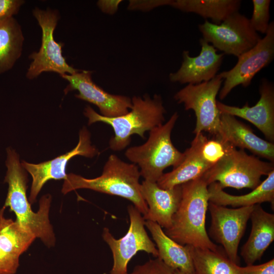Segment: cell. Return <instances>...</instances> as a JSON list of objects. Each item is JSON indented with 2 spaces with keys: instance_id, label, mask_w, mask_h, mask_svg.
Instances as JSON below:
<instances>
[{
  "instance_id": "6da1fadb",
  "label": "cell",
  "mask_w": 274,
  "mask_h": 274,
  "mask_svg": "<svg viewBox=\"0 0 274 274\" xmlns=\"http://www.w3.org/2000/svg\"><path fill=\"white\" fill-rule=\"evenodd\" d=\"M5 182L8 191L4 207H9L16 216V221L23 228L39 238L47 247L55 243V234L49 219L51 197L47 194L40 199L39 210L34 212L26 196L27 175L19 157L11 148L7 149Z\"/></svg>"
},
{
  "instance_id": "7a4b0ae2",
  "label": "cell",
  "mask_w": 274,
  "mask_h": 274,
  "mask_svg": "<svg viewBox=\"0 0 274 274\" xmlns=\"http://www.w3.org/2000/svg\"><path fill=\"white\" fill-rule=\"evenodd\" d=\"M182 198L165 233L181 245L220 251L209 237L206 217L209 202L208 185L201 177L181 185Z\"/></svg>"
},
{
  "instance_id": "3957f363",
  "label": "cell",
  "mask_w": 274,
  "mask_h": 274,
  "mask_svg": "<svg viewBox=\"0 0 274 274\" xmlns=\"http://www.w3.org/2000/svg\"><path fill=\"white\" fill-rule=\"evenodd\" d=\"M140 177L137 165L126 162L117 155L111 154L100 176L87 179L73 173L67 174L61 191L65 194L76 189H88L118 196L131 201L144 216L147 214L148 208L141 194Z\"/></svg>"
},
{
  "instance_id": "277c9868",
  "label": "cell",
  "mask_w": 274,
  "mask_h": 274,
  "mask_svg": "<svg viewBox=\"0 0 274 274\" xmlns=\"http://www.w3.org/2000/svg\"><path fill=\"white\" fill-rule=\"evenodd\" d=\"M132 107L126 114L114 117H107L95 112L87 106L84 114L91 125L100 122L110 125L114 135L109 142L110 148L114 151L125 149L130 143L133 134L143 139L145 133L163 124L166 113L161 96L155 94L153 97L145 95L143 97L134 96L131 99Z\"/></svg>"
},
{
  "instance_id": "5b68a950",
  "label": "cell",
  "mask_w": 274,
  "mask_h": 274,
  "mask_svg": "<svg viewBox=\"0 0 274 274\" xmlns=\"http://www.w3.org/2000/svg\"><path fill=\"white\" fill-rule=\"evenodd\" d=\"M179 117L175 112L164 124L149 131V137L142 145L128 148L126 157L139 168L145 180L157 182L169 167H177L184 158L171 140L172 130Z\"/></svg>"
},
{
  "instance_id": "8992f818",
  "label": "cell",
  "mask_w": 274,
  "mask_h": 274,
  "mask_svg": "<svg viewBox=\"0 0 274 274\" xmlns=\"http://www.w3.org/2000/svg\"><path fill=\"white\" fill-rule=\"evenodd\" d=\"M273 170V163L262 161L244 150L233 148L201 178L208 185L217 182L222 189L253 190L261 183L262 176H267Z\"/></svg>"
},
{
  "instance_id": "52a82bcc",
  "label": "cell",
  "mask_w": 274,
  "mask_h": 274,
  "mask_svg": "<svg viewBox=\"0 0 274 274\" xmlns=\"http://www.w3.org/2000/svg\"><path fill=\"white\" fill-rule=\"evenodd\" d=\"M32 12L42 29V43L39 51L29 55L32 61L27 70L26 77L32 80L45 72L57 73L60 76L78 72L70 65L63 56V44L56 42L54 38V31L59 19L58 11L36 8Z\"/></svg>"
},
{
  "instance_id": "ba28073f",
  "label": "cell",
  "mask_w": 274,
  "mask_h": 274,
  "mask_svg": "<svg viewBox=\"0 0 274 274\" xmlns=\"http://www.w3.org/2000/svg\"><path fill=\"white\" fill-rule=\"evenodd\" d=\"M203 39L223 54L237 57L252 48L260 39L252 28L249 18L238 12L220 24L206 20L198 25Z\"/></svg>"
},
{
  "instance_id": "9c48e42d",
  "label": "cell",
  "mask_w": 274,
  "mask_h": 274,
  "mask_svg": "<svg viewBox=\"0 0 274 274\" xmlns=\"http://www.w3.org/2000/svg\"><path fill=\"white\" fill-rule=\"evenodd\" d=\"M223 81L218 75L208 82L188 84L174 96L178 104H183L186 110H192L196 118L193 133L207 132L214 136L218 135L221 114L216 97Z\"/></svg>"
},
{
  "instance_id": "30bf717a",
  "label": "cell",
  "mask_w": 274,
  "mask_h": 274,
  "mask_svg": "<svg viewBox=\"0 0 274 274\" xmlns=\"http://www.w3.org/2000/svg\"><path fill=\"white\" fill-rule=\"evenodd\" d=\"M127 211L130 225L126 234L115 238L109 229L105 227L102 236L109 245L113 257V265L110 274H128L127 264L139 251H145L158 257V252L145 228V221L141 213L133 205H129Z\"/></svg>"
},
{
  "instance_id": "8fae6325",
  "label": "cell",
  "mask_w": 274,
  "mask_h": 274,
  "mask_svg": "<svg viewBox=\"0 0 274 274\" xmlns=\"http://www.w3.org/2000/svg\"><path fill=\"white\" fill-rule=\"evenodd\" d=\"M236 64L230 70L220 73L218 75L224 83L219 95L224 99L235 87L249 86L256 75L267 66L274 58V22H270L265 36L260 38L251 49L241 55Z\"/></svg>"
},
{
  "instance_id": "7c38bea8",
  "label": "cell",
  "mask_w": 274,
  "mask_h": 274,
  "mask_svg": "<svg viewBox=\"0 0 274 274\" xmlns=\"http://www.w3.org/2000/svg\"><path fill=\"white\" fill-rule=\"evenodd\" d=\"M254 206L231 209L209 201L210 236L224 248L227 258L238 265L237 251Z\"/></svg>"
},
{
  "instance_id": "4fadbf2b",
  "label": "cell",
  "mask_w": 274,
  "mask_h": 274,
  "mask_svg": "<svg viewBox=\"0 0 274 274\" xmlns=\"http://www.w3.org/2000/svg\"><path fill=\"white\" fill-rule=\"evenodd\" d=\"M98 153V149L91 144L90 132L84 126L80 130L78 144L72 150L39 164L23 161L22 166L30 174L32 179L29 198L30 203L35 202L39 193L47 181L65 179L67 175L66 167L71 158L77 155L92 158Z\"/></svg>"
},
{
  "instance_id": "5bb4252c",
  "label": "cell",
  "mask_w": 274,
  "mask_h": 274,
  "mask_svg": "<svg viewBox=\"0 0 274 274\" xmlns=\"http://www.w3.org/2000/svg\"><path fill=\"white\" fill-rule=\"evenodd\" d=\"M92 72L82 71L72 74L61 76L69 83L65 93L76 90L75 96L98 107L100 114L107 117L123 115L132 107L131 99L128 96L108 93L95 84L91 78Z\"/></svg>"
},
{
  "instance_id": "9a60e30c",
  "label": "cell",
  "mask_w": 274,
  "mask_h": 274,
  "mask_svg": "<svg viewBox=\"0 0 274 274\" xmlns=\"http://www.w3.org/2000/svg\"><path fill=\"white\" fill-rule=\"evenodd\" d=\"M260 98L253 106L247 102L242 107L226 105L217 101L221 113L237 116L255 126L268 140L274 141V86L266 79H262L259 86Z\"/></svg>"
},
{
  "instance_id": "2e32d148",
  "label": "cell",
  "mask_w": 274,
  "mask_h": 274,
  "mask_svg": "<svg viewBox=\"0 0 274 274\" xmlns=\"http://www.w3.org/2000/svg\"><path fill=\"white\" fill-rule=\"evenodd\" d=\"M199 43L201 50L198 56L192 57L188 51H183L182 65L178 71L169 74L170 81L198 84L209 81L217 76L224 54L218 53L217 50L202 38Z\"/></svg>"
},
{
  "instance_id": "e0dca14e",
  "label": "cell",
  "mask_w": 274,
  "mask_h": 274,
  "mask_svg": "<svg viewBox=\"0 0 274 274\" xmlns=\"http://www.w3.org/2000/svg\"><path fill=\"white\" fill-rule=\"evenodd\" d=\"M141 192L148 208L144 220L156 222L165 229L169 228L181 200V185L165 189L156 182L144 180L141 184Z\"/></svg>"
},
{
  "instance_id": "ac0fdd59",
  "label": "cell",
  "mask_w": 274,
  "mask_h": 274,
  "mask_svg": "<svg viewBox=\"0 0 274 274\" xmlns=\"http://www.w3.org/2000/svg\"><path fill=\"white\" fill-rule=\"evenodd\" d=\"M217 136L233 147L247 149L258 157L274 162V144L256 135L248 125L235 117L221 113Z\"/></svg>"
},
{
  "instance_id": "d6986e66",
  "label": "cell",
  "mask_w": 274,
  "mask_h": 274,
  "mask_svg": "<svg viewBox=\"0 0 274 274\" xmlns=\"http://www.w3.org/2000/svg\"><path fill=\"white\" fill-rule=\"evenodd\" d=\"M207 139L202 132L195 134L190 147L184 153V158L177 167L163 174L156 182L163 189H170L202 176L212 167L204 159L201 148Z\"/></svg>"
},
{
  "instance_id": "ffe728a7",
  "label": "cell",
  "mask_w": 274,
  "mask_h": 274,
  "mask_svg": "<svg viewBox=\"0 0 274 274\" xmlns=\"http://www.w3.org/2000/svg\"><path fill=\"white\" fill-rule=\"evenodd\" d=\"M250 219L252 222L251 232L241 253L247 265L260 260L274 240L273 214L266 212L260 204H257L254 206Z\"/></svg>"
},
{
  "instance_id": "44dd1931",
  "label": "cell",
  "mask_w": 274,
  "mask_h": 274,
  "mask_svg": "<svg viewBox=\"0 0 274 274\" xmlns=\"http://www.w3.org/2000/svg\"><path fill=\"white\" fill-rule=\"evenodd\" d=\"M145 226L150 232L157 246L158 258L173 269H178L189 274H195L187 246H184L172 239L156 222L146 220Z\"/></svg>"
},
{
  "instance_id": "7402d4cb",
  "label": "cell",
  "mask_w": 274,
  "mask_h": 274,
  "mask_svg": "<svg viewBox=\"0 0 274 274\" xmlns=\"http://www.w3.org/2000/svg\"><path fill=\"white\" fill-rule=\"evenodd\" d=\"M209 201L223 206L243 207L269 202L273 207L274 170L267 177L251 192L242 195H233L226 193L217 182L208 186Z\"/></svg>"
},
{
  "instance_id": "603a6c76",
  "label": "cell",
  "mask_w": 274,
  "mask_h": 274,
  "mask_svg": "<svg viewBox=\"0 0 274 274\" xmlns=\"http://www.w3.org/2000/svg\"><path fill=\"white\" fill-rule=\"evenodd\" d=\"M239 0H177L169 6L183 12L194 13L212 23L220 24L232 14L238 12Z\"/></svg>"
},
{
  "instance_id": "cb8c5ba5",
  "label": "cell",
  "mask_w": 274,
  "mask_h": 274,
  "mask_svg": "<svg viewBox=\"0 0 274 274\" xmlns=\"http://www.w3.org/2000/svg\"><path fill=\"white\" fill-rule=\"evenodd\" d=\"M24 37L13 17L0 22V74L9 70L19 58Z\"/></svg>"
},
{
  "instance_id": "d4e9b609",
  "label": "cell",
  "mask_w": 274,
  "mask_h": 274,
  "mask_svg": "<svg viewBox=\"0 0 274 274\" xmlns=\"http://www.w3.org/2000/svg\"><path fill=\"white\" fill-rule=\"evenodd\" d=\"M5 208L3 206L0 209V248L8 254L19 258L36 237L16 220L6 218Z\"/></svg>"
},
{
  "instance_id": "484cf974",
  "label": "cell",
  "mask_w": 274,
  "mask_h": 274,
  "mask_svg": "<svg viewBox=\"0 0 274 274\" xmlns=\"http://www.w3.org/2000/svg\"><path fill=\"white\" fill-rule=\"evenodd\" d=\"M187 246L195 274H238L237 264L231 262L220 250L214 251Z\"/></svg>"
},
{
  "instance_id": "4316f807",
  "label": "cell",
  "mask_w": 274,
  "mask_h": 274,
  "mask_svg": "<svg viewBox=\"0 0 274 274\" xmlns=\"http://www.w3.org/2000/svg\"><path fill=\"white\" fill-rule=\"evenodd\" d=\"M233 148L235 147L219 137L214 136L212 139L207 138L201 146V153L205 160L212 167Z\"/></svg>"
},
{
  "instance_id": "83f0119b",
  "label": "cell",
  "mask_w": 274,
  "mask_h": 274,
  "mask_svg": "<svg viewBox=\"0 0 274 274\" xmlns=\"http://www.w3.org/2000/svg\"><path fill=\"white\" fill-rule=\"evenodd\" d=\"M253 11L250 24L256 32L265 34L270 22L269 7L270 0H253Z\"/></svg>"
},
{
  "instance_id": "f1b7e54d",
  "label": "cell",
  "mask_w": 274,
  "mask_h": 274,
  "mask_svg": "<svg viewBox=\"0 0 274 274\" xmlns=\"http://www.w3.org/2000/svg\"><path fill=\"white\" fill-rule=\"evenodd\" d=\"M173 269L157 257L143 264L136 266L133 270L128 274H173Z\"/></svg>"
},
{
  "instance_id": "f546056e",
  "label": "cell",
  "mask_w": 274,
  "mask_h": 274,
  "mask_svg": "<svg viewBox=\"0 0 274 274\" xmlns=\"http://www.w3.org/2000/svg\"><path fill=\"white\" fill-rule=\"evenodd\" d=\"M238 274H274V259L259 265L242 267L236 265Z\"/></svg>"
},
{
  "instance_id": "4dcf8cb0",
  "label": "cell",
  "mask_w": 274,
  "mask_h": 274,
  "mask_svg": "<svg viewBox=\"0 0 274 274\" xmlns=\"http://www.w3.org/2000/svg\"><path fill=\"white\" fill-rule=\"evenodd\" d=\"M19 258L11 255L0 248V274H15Z\"/></svg>"
},
{
  "instance_id": "1f68e13d",
  "label": "cell",
  "mask_w": 274,
  "mask_h": 274,
  "mask_svg": "<svg viewBox=\"0 0 274 274\" xmlns=\"http://www.w3.org/2000/svg\"><path fill=\"white\" fill-rule=\"evenodd\" d=\"M24 3L22 0H0V22L17 14Z\"/></svg>"
},
{
  "instance_id": "d6a6232c",
  "label": "cell",
  "mask_w": 274,
  "mask_h": 274,
  "mask_svg": "<svg viewBox=\"0 0 274 274\" xmlns=\"http://www.w3.org/2000/svg\"><path fill=\"white\" fill-rule=\"evenodd\" d=\"M121 1H99L97 5L104 12L113 14L117 10Z\"/></svg>"
},
{
  "instance_id": "836d02e7",
  "label": "cell",
  "mask_w": 274,
  "mask_h": 274,
  "mask_svg": "<svg viewBox=\"0 0 274 274\" xmlns=\"http://www.w3.org/2000/svg\"><path fill=\"white\" fill-rule=\"evenodd\" d=\"M173 274H189L183 271H181L178 269H174Z\"/></svg>"
}]
</instances>
